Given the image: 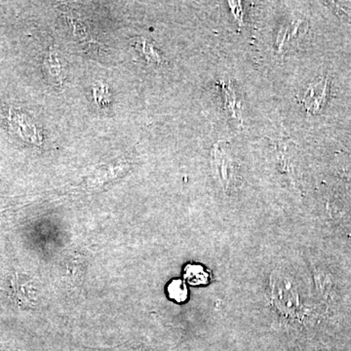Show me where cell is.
I'll return each mask as SVG.
<instances>
[{
	"label": "cell",
	"instance_id": "cell-1",
	"mask_svg": "<svg viewBox=\"0 0 351 351\" xmlns=\"http://www.w3.org/2000/svg\"><path fill=\"white\" fill-rule=\"evenodd\" d=\"M267 297L272 308L283 319L300 321L304 316L301 289L289 270L276 269L269 274Z\"/></svg>",
	"mask_w": 351,
	"mask_h": 351
},
{
	"label": "cell",
	"instance_id": "cell-2",
	"mask_svg": "<svg viewBox=\"0 0 351 351\" xmlns=\"http://www.w3.org/2000/svg\"><path fill=\"white\" fill-rule=\"evenodd\" d=\"M328 85L326 78H318L306 88L301 98L302 105L307 112L315 113L319 112L324 106L328 96Z\"/></svg>",
	"mask_w": 351,
	"mask_h": 351
},
{
	"label": "cell",
	"instance_id": "cell-3",
	"mask_svg": "<svg viewBox=\"0 0 351 351\" xmlns=\"http://www.w3.org/2000/svg\"><path fill=\"white\" fill-rule=\"evenodd\" d=\"M214 169L219 186L223 191H228L234 182V171L232 163L219 147H217L214 152Z\"/></svg>",
	"mask_w": 351,
	"mask_h": 351
},
{
	"label": "cell",
	"instance_id": "cell-4",
	"mask_svg": "<svg viewBox=\"0 0 351 351\" xmlns=\"http://www.w3.org/2000/svg\"><path fill=\"white\" fill-rule=\"evenodd\" d=\"M12 292L16 301L25 306H32L36 302V289L29 277L15 274L11 280Z\"/></svg>",
	"mask_w": 351,
	"mask_h": 351
},
{
	"label": "cell",
	"instance_id": "cell-5",
	"mask_svg": "<svg viewBox=\"0 0 351 351\" xmlns=\"http://www.w3.org/2000/svg\"><path fill=\"white\" fill-rule=\"evenodd\" d=\"M186 277L193 285L206 284L208 280L207 272L200 265H189L186 270Z\"/></svg>",
	"mask_w": 351,
	"mask_h": 351
},
{
	"label": "cell",
	"instance_id": "cell-6",
	"mask_svg": "<svg viewBox=\"0 0 351 351\" xmlns=\"http://www.w3.org/2000/svg\"><path fill=\"white\" fill-rule=\"evenodd\" d=\"M168 294L171 299L178 302H182L188 299L189 291L186 284L181 280H173L168 286Z\"/></svg>",
	"mask_w": 351,
	"mask_h": 351
}]
</instances>
